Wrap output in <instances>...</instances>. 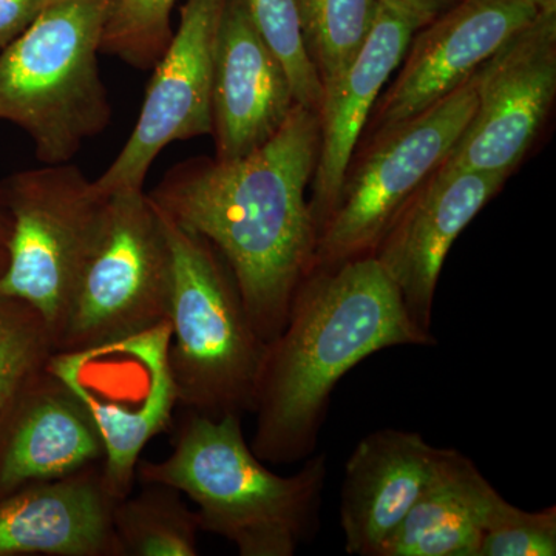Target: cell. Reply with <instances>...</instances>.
<instances>
[{
    "label": "cell",
    "instance_id": "603a6c76",
    "mask_svg": "<svg viewBox=\"0 0 556 556\" xmlns=\"http://www.w3.org/2000/svg\"><path fill=\"white\" fill-rule=\"evenodd\" d=\"M177 0H113L101 53L130 67L152 70L169 46L170 16Z\"/></svg>",
    "mask_w": 556,
    "mask_h": 556
},
{
    "label": "cell",
    "instance_id": "277c9868",
    "mask_svg": "<svg viewBox=\"0 0 556 556\" xmlns=\"http://www.w3.org/2000/svg\"><path fill=\"white\" fill-rule=\"evenodd\" d=\"M113 0H54L0 51V119L24 130L43 164L70 163L109 126L98 54Z\"/></svg>",
    "mask_w": 556,
    "mask_h": 556
},
{
    "label": "cell",
    "instance_id": "83f0119b",
    "mask_svg": "<svg viewBox=\"0 0 556 556\" xmlns=\"http://www.w3.org/2000/svg\"><path fill=\"white\" fill-rule=\"evenodd\" d=\"M10 218L7 215L5 208L0 203V247H5L7 240L10 237Z\"/></svg>",
    "mask_w": 556,
    "mask_h": 556
},
{
    "label": "cell",
    "instance_id": "3957f363",
    "mask_svg": "<svg viewBox=\"0 0 556 556\" xmlns=\"http://www.w3.org/2000/svg\"><path fill=\"white\" fill-rule=\"evenodd\" d=\"M241 419L188 412L170 455L139 460L137 479L179 490L195 506L201 532L241 556L295 555L320 529L328 456L314 453L298 473L280 477L252 452Z\"/></svg>",
    "mask_w": 556,
    "mask_h": 556
},
{
    "label": "cell",
    "instance_id": "5bb4252c",
    "mask_svg": "<svg viewBox=\"0 0 556 556\" xmlns=\"http://www.w3.org/2000/svg\"><path fill=\"white\" fill-rule=\"evenodd\" d=\"M428 22L402 0H380L372 30L356 58L338 78L325 84L318 109L320 149L309 201L317 239L334 211L348 166L383 87Z\"/></svg>",
    "mask_w": 556,
    "mask_h": 556
},
{
    "label": "cell",
    "instance_id": "ffe728a7",
    "mask_svg": "<svg viewBox=\"0 0 556 556\" xmlns=\"http://www.w3.org/2000/svg\"><path fill=\"white\" fill-rule=\"evenodd\" d=\"M141 484L113 508L118 556L199 555L200 521L185 495L160 482Z\"/></svg>",
    "mask_w": 556,
    "mask_h": 556
},
{
    "label": "cell",
    "instance_id": "484cf974",
    "mask_svg": "<svg viewBox=\"0 0 556 556\" xmlns=\"http://www.w3.org/2000/svg\"><path fill=\"white\" fill-rule=\"evenodd\" d=\"M54 0H0V51L24 35Z\"/></svg>",
    "mask_w": 556,
    "mask_h": 556
},
{
    "label": "cell",
    "instance_id": "52a82bcc",
    "mask_svg": "<svg viewBox=\"0 0 556 556\" xmlns=\"http://www.w3.org/2000/svg\"><path fill=\"white\" fill-rule=\"evenodd\" d=\"M478 70L442 100L368 137L351 159L318 233L314 268L368 257L417 189L438 170L477 109Z\"/></svg>",
    "mask_w": 556,
    "mask_h": 556
},
{
    "label": "cell",
    "instance_id": "2e32d148",
    "mask_svg": "<svg viewBox=\"0 0 556 556\" xmlns=\"http://www.w3.org/2000/svg\"><path fill=\"white\" fill-rule=\"evenodd\" d=\"M104 459L90 409L49 365L0 413V496Z\"/></svg>",
    "mask_w": 556,
    "mask_h": 556
},
{
    "label": "cell",
    "instance_id": "cb8c5ba5",
    "mask_svg": "<svg viewBox=\"0 0 556 556\" xmlns=\"http://www.w3.org/2000/svg\"><path fill=\"white\" fill-rule=\"evenodd\" d=\"M244 3L260 35L287 70L295 102L318 113L324 86L303 43L299 0H244Z\"/></svg>",
    "mask_w": 556,
    "mask_h": 556
},
{
    "label": "cell",
    "instance_id": "30bf717a",
    "mask_svg": "<svg viewBox=\"0 0 556 556\" xmlns=\"http://www.w3.org/2000/svg\"><path fill=\"white\" fill-rule=\"evenodd\" d=\"M478 102L439 167L508 177L532 148L556 94V7L478 68Z\"/></svg>",
    "mask_w": 556,
    "mask_h": 556
},
{
    "label": "cell",
    "instance_id": "9a60e30c",
    "mask_svg": "<svg viewBox=\"0 0 556 556\" xmlns=\"http://www.w3.org/2000/svg\"><path fill=\"white\" fill-rule=\"evenodd\" d=\"M295 98L287 70L260 35L244 0H226L212 68L215 159L249 155L281 129Z\"/></svg>",
    "mask_w": 556,
    "mask_h": 556
},
{
    "label": "cell",
    "instance_id": "ba28073f",
    "mask_svg": "<svg viewBox=\"0 0 556 556\" xmlns=\"http://www.w3.org/2000/svg\"><path fill=\"white\" fill-rule=\"evenodd\" d=\"M172 252L160 211L144 190L109 195L104 223L73 294L56 353L93 350L167 321Z\"/></svg>",
    "mask_w": 556,
    "mask_h": 556
},
{
    "label": "cell",
    "instance_id": "8fae6325",
    "mask_svg": "<svg viewBox=\"0 0 556 556\" xmlns=\"http://www.w3.org/2000/svg\"><path fill=\"white\" fill-rule=\"evenodd\" d=\"M225 3L186 0L178 30L153 67L134 131L109 169L94 179L102 192L142 190L167 146L212 134V68Z\"/></svg>",
    "mask_w": 556,
    "mask_h": 556
},
{
    "label": "cell",
    "instance_id": "9c48e42d",
    "mask_svg": "<svg viewBox=\"0 0 556 556\" xmlns=\"http://www.w3.org/2000/svg\"><path fill=\"white\" fill-rule=\"evenodd\" d=\"M169 320L93 350L54 353L49 367L90 409L104 444L102 481L116 501L131 493L141 453L178 407L169 367Z\"/></svg>",
    "mask_w": 556,
    "mask_h": 556
},
{
    "label": "cell",
    "instance_id": "4fadbf2b",
    "mask_svg": "<svg viewBox=\"0 0 556 556\" xmlns=\"http://www.w3.org/2000/svg\"><path fill=\"white\" fill-rule=\"evenodd\" d=\"M506 179L490 172L438 167L380 240L372 257L396 285L416 327L431 332L434 295L448 251Z\"/></svg>",
    "mask_w": 556,
    "mask_h": 556
},
{
    "label": "cell",
    "instance_id": "4316f807",
    "mask_svg": "<svg viewBox=\"0 0 556 556\" xmlns=\"http://www.w3.org/2000/svg\"><path fill=\"white\" fill-rule=\"evenodd\" d=\"M402 2L407 3L408 7L431 22L439 14L447 11L450 7L455 5L457 0H402Z\"/></svg>",
    "mask_w": 556,
    "mask_h": 556
},
{
    "label": "cell",
    "instance_id": "7a4b0ae2",
    "mask_svg": "<svg viewBox=\"0 0 556 556\" xmlns=\"http://www.w3.org/2000/svg\"><path fill=\"white\" fill-rule=\"evenodd\" d=\"M378 260L368 255L303 278L287 324L266 343L251 448L274 466L316 453L334 388L362 361L394 346H433Z\"/></svg>",
    "mask_w": 556,
    "mask_h": 556
},
{
    "label": "cell",
    "instance_id": "d6986e66",
    "mask_svg": "<svg viewBox=\"0 0 556 556\" xmlns=\"http://www.w3.org/2000/svg\"><path fill=\"white\" fill-rule=\"evenodd\" d=\"M503 500L470 457L444 448L433 478L379 556H477Z\"/></svg>",
    "mask_w": 556,
    "mask_h": 556
},
{
    "label": "cell",
    "instance_id": "5b68a950",
    "mask_svg": "<svg viewBox=\"0 0 556 556\" xmlns=\"http://www.w3.org/2000/svg\"><path fill=\"white\" fill-rule=\"evenodd\" d=\"M160 215L172 252L167 320L178 405L208 417L252 415L266 343L222 255L203 237Z\"/></svg>",
    "mask_w": 556,
    "mask_h": 556
},
{
    "label": "cell",
    "instance_id": "f1b7e54d",
    "mask_svg": "<svg viewBox=\"0 0 556 556\" xmlns=\"http://www.w3.org/2000/svg\"><path fill=\"white\" fill-rule=\"evenodd\" d=\"M5 263H7L5 247H0V274H2L3 268H5Z\"/></svg>",
    "mask_w": 556,
    "mask_h": 556
},
{
    "label": "cell",
    "instance_id": "8992f818",
    "mask_svg": "<svg viewBox=\"0 0 556 556\" xmlns=\"http://www.w3.org/2000/svg\"><path fill=\"white\" fill-rule=\"evenodd\" d=\"M10 218L0 294L28 303L60 329L100 239L109 195L70 163L46 164L0 182Z\"/></svg>",
    "mask_w": 556,
    "mask_h": 556
},
{
    "label": "cell",
    "instance_id": "ac0fdd59",
    "mask_svg": "<svg viewBox=\"0 0 556 556\" xmlns=\"http://www.w3.org/2000/svg\"><path fill=\"white\" fill-rule=\"evenodd\" d=\"M101 464L0 496V556H118Z\"/></svg>",
    "mask_w": 556,
    "mask_h": 556
},
{
    "label": "cell",
    "instance_id": "6da1fadb",
    "mask_svg": "<svg viewBox=\"0 0 556 556\" xmlns=\"http://www.w3.org/2000/svg\"><path fill=\"white\" fill-rule=\"evenodd\" d=\"M318 149V113L295 104L262 148L237 160L181 161L148 193L222 255L265 343L287 324L295 291L314 268L317 229L305 193Z\"/></svg>",
    "mask_w": 556,
    "mask_h": 556
},
{
    "label": "cell",
    "instance_id": "44dd1931",
    "mask_svg": "<svg viewBox=\"0 0 556 556\" xmlns=\"http://www.w3.org/2000/svg\"><path fill=\"white\" fill-rule=\"evenodd\" d=\"M380 0H299L300 25L321 86L356 58L378 16Z\"/></svg>",
    "mask_w": 556,
    "mask_h": 556
},
{
    "label": "cell",
    "instance_id": "d4e9b609",
    "mask_svg": "<svg viewBox=\"0 0 556 556\" xmlns=\"http://www.w3.org/2000/svg\"><path fill=\"white\" fill-rule=\"evenodd\" d=\"M556 507L526 511L506 497L493 511L477 556H555Z\"/></svg>",
    "mask_w": 556,
    "mask_h": 556
},
{
    "label": "cell",
    "instance_id": "7402d4cb",
    "mask_svg": "<svg viewBox=\"0 0 556 556\" xmlns=\"http://www.w3.org/2000/svg\"><path fill=\"white\" fill-rule=\"evenodd\" d=\"M56 353L53 331L38 311L0 294V413Z\"/></svg>",
    "mask_w": 556,
    "mask_h": 556
},
{
    "label": "cell",
    "instance_id": "e0dca14e",
    "mask_svg": "<svg viewBox=\"0 0 556 556\" xmlns=\"http://www.w3.org/2000/svg\"><path fill=\"white\" fill-rule=\"evenodd\" d=\"M442 452L399 428H380L357 442L340 490L346 554L380 555L433 478Z\"/></svg>",
    "mask_w": 556,
    "mask_h": 556
},
{
    "label": "cell",
    "instance_id": "7c38bea8",
    "mask_svg": "<svg viewBox=\"0 0 556 556\" xmlns=\"http://www.w3.org/2000/svg\"><path fill=\"white\" fill-rule=\"evenodd\" d=\"M551 7L556 0H460L428 22L376 102L369 137L442 100Z\"/></svg>",
    "mask_w": 556,
    "mask_h": 556
}]
</instances>
